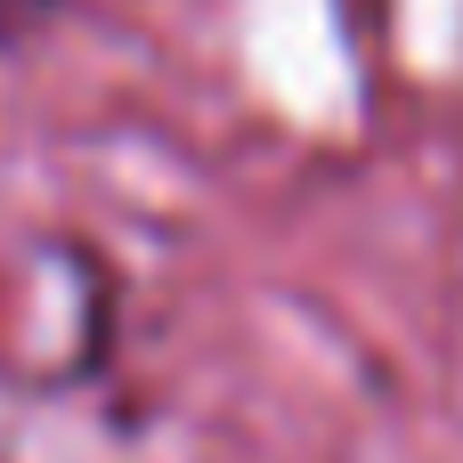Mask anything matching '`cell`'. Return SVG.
Returning <instances> with one entry per match:
<instances>
[{
	"instance_id": "6da1fadb",
	"label": "cell",
	"mask_w": 463,
	"mask_h": 463,
	"mask_svg": "<svg viewBox=\"0 0 463 463\" xmlns=\"http://www.w3.org/2000/svg\"><path fill=\"white\" fill-rule=\"evenodd\" d=\"M49 16H57V0H0V57H8L16 41H33Z\"/></svg>"
}]
</instances>
